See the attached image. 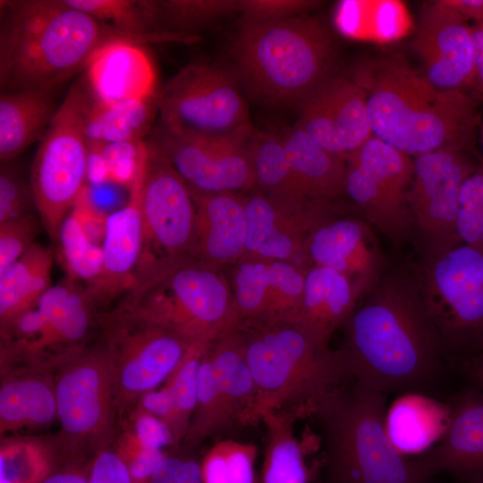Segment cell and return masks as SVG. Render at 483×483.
<instances>
[{
  "instance_id": "603a6c76",
  "label": "cell",
  "mask_w": 483,
  "mask_h": 483,
  "mask_svg": "<svg viewBox=\"0 0 483 483\" xmlns=\"http://www.w3.org/2000/svg\"><path fill=\"white\" fill-rule=\"evenodd\" d=\"M307 269L285 260L248 258L234 274V321L240 325L293 320Z\"/></svg>"
},
{
  "instance_id": "8992f818",
  "label": "cell",
  "mask_w": 483,
  "mask_h": 483,
  "mask_svg": "<svg viewBox=\"0 0 483 483\" xmlns=\"http://www.w3.org/2000/svg\"><path fill=\"white\" fill-rule=\"evenodd\" d=\"M318 407L326 483H429L416 460L399 453L386 429L385 394L353 380Z\"/></svg>"
},
{
  "instance_id": "5b68a950",
  "label": "cell",
  "mask_w": 483,
  "mask_h": 483,
  "mask_svg": "<svg viewBox=\"0 0 483 483\" xmlns=\"http://www.w3.org/2000/svg\"><path fill=\"white\" fill-rule=\"evenodd\" d=\"M336 44L319 18L238 26L232 43L237 80L256 99L272 105L301 102L334 75Z\"/></svg>"
},
{
  "instance_id": "ee69618b",
  "label": "cell",
  "mask_w": 483,
  "mask_h": 483,
  "mask_svg": "<svg viewBox=\"0 0 483 483\" xmlns=\"http://www.w3.org/2000/svg\"><path fill=\"white\" fill-rule=\"evenodd\" d=\"M457 231L463 244L483 251V159L459 193Z\"/></svg>"
},
{
  "instance_id": "6da1fadb",
  "label": "cell",
  "mask_w": 483,
  "mask_h": 483,
  "mask_svg": "<svg viewBox=\"0 0 483 483\" xmlns=\"http://www.w3.org/2000/svg\"><path fill=\"white\" fill-rule=\"evenodd\" d=\"M341 353L353 380L380 393L412 392L445 354L410 265H391L343 325Z\"/></svg>"
},
{
  "instance_id": "91938a15",
  "label": "cell",
  "mask_w": 483,
  "mask_h": 483,
  "mask_svg": "<svg viewBox=\"0 0 483 483\" xmlns=\"http://www.w3.org/2000/svg\"><path fill=\"white\" fill-rule=\"evenodd\" d=\"M479 132V142H480L481 148L483 151V122H481Z\"/></svg>"
},
{
  "instance_id": "681fc988",
  "label": "cell",
  "mask_w": 483,
  "mask_h": 483,
  "mask_svg": "<svg viewBox=\"0 0 483 483\" xmlns=\"http://www.w3.org/2000/svg\"><path fill=\"white\" fill-rule=\"evenodd\" d=\"M118 421L119 426L128 428L147 447L162 450L174 444L168 425L137 402Z\"/></svg>"
},
{
  "instance_id": "f1b7e54d",
  "label": "cell",
  "mask_w": 483,
  "mask_h": 483,
  "mask_svg": "<svg viewBox=\"0 0 483 483\" xmlns=\"http://www.w3.org/2000/svg\"><path fill=\"white\" fill-rule=\"evenodd\" d=\"M451 403L441 402L418 392H406L387 407V436L402 454L424 453L445 436L451 420Z\"/></svg>"
},
{
  "instance_id": "9a60e30c",
  "label": "cell",
  "mask_w": 483,
  "mask_h": 483,
  "mask_svg": "<svg viewBox=\"0 0 483 483\" xmlns=\"http://www.w3.org/2000/svg\"><path fill=\"white\" fill-rule=\"evenodd\" d=\"M349 204L400 250L413 240L408 194L413 158L372 136L345 157Z\"/></svg>"
},
{
  "instance_id": "5bb4252c",
  "label": "cell",
  "mask_w": 483,
  "mask_h": 483,
  "mask_svg": "<svg viewBox=\"0 0 483 483\" xmlns=\"http://www.w3.org/2000/svg\"><path fill=\"white\" fill-rule=\"evenodd\" d=\"M235 74L216 64L182 67L157 94L162 129L198 137H220L251 129Z\"/></svg>"
},
{
  "instance_id": "277c9868",
  "label": "cell",
  "mask_w": 483,
  "mask_h": 483,
  "mask_svg": "<svg viewBox=\"0 0 483 483\" xmlns=\"http://www.w3.org/2000/svg\"><path fill=\"white\" fill-rule=\"evenodd\" d=\"M257 391V416L285 411L316 414L336 388L352 379L338 350L318 343L292 320L237 326Z\"/></svg>"
},
{
  "instance_id": "cb8c5ba5",
  "label": "cell",
  "mask_w": 483,
  "mask_h": 483,
  "mask_svg": "<svg viewBox=\"0 0 483 483\" xmlns=\"http://www.w3.org/2000/svg\"><path fill=\"white\" fill-rule=\"evenodd\" d=\"M84 80L92 98L110 105L155 97L156 72L142 44L124 38L106 42L90 57Z\"/></svg>"
},
{
  "instance_id": "c3c4849f",
  "label": "cell",
  "mask_w": 483,
  "mask_h": 483,
  "mask_svg": "<svg viewBox=\"0 0 483 483\" xmlns=\"http://www.w3.org/2000/svg\"><path fill=\"white\" fill-rule=\"evenodd\" d=\"M39 228L33 214L0 224V274L36 242Z\"/></svg>"
},
{
  "instance_id": "6f0895ef",
  "label": "cell",
  "mask_w": 483,
  "mask_h": 483,
  "mask_svg": "<svg viewBox=\"0 0 483 483\" xmlns=\"http://www.w3.org/2000/svg\"><path fill=\"white\" fill-rule=\"evenodd\" d=\"M448 6L459 12L475 23H483V0H443Z\"/></svg>"
},
{
  "instance_id": "ac0fdd59",
  "label": "cell",
  "mask_w": 483,
  "mask_h": 483,
  "mask_svg": "<svg viewBox=\"0 0 483 483\" xmlns=\"http://www.w3.org/2000/svg\"><path fill=\"white\" fill-rule=\"evenodd\" d=\"M376 232L349 203H335L304 242L309 267H329L346 275L362 299L391 266Z\"/></svg>"
},
{
  "instance_id": "1f68e13d",
  "label": "cell",
  "mask_w": 483,
  "mask_h": 483,
  "mask_svg": "<svg viewBox=\"0 0 483 483\" xmlns=\"http://www.w3.org/2000/svg\"><path fill=\"white\" fill-rule=\"evenodd\" d=\"M293 177L307 200H329L343 193L345 158L318 145L294 124L280 134Z\"/></svg>"
},
{
  "instance_id": "816d5d0a",
  "label": "cell",
  "mask_w": 483,
  "mask_h": 483,
  "mask_svg": "<svg viewBox=\"0 0 483 483\" xmlns=\"http://www.w3.org/2000/svg\"><path fill=\"white\" fill-rule=\"evenodd\" d=\"M151 483H203L200 462L186 454H165Z\"/></svg>"
},
{
  "instance_id": "f907efd6",
  "label": "cell",
  "mask_w": 483,
  "mask_h": 483,
  "mask_svg": "<svg viewBox=\"0 0 483 483\" xmlns=\"http://www.w3.org/2000/svg\"><path fill=\"white\" fill-rule=\"evenodd\" d=\"M35 207L30 185L28 186L11 167L2 166L0 174V224L31 214Z\"/></svg>"
},
{
  "instance_id": "7402d4cb",
  "label": "cell",
  "mask_w": 483,
  "mask_h": 483,
  "mask_svg": "<svg viewBox=\"0 0 483 483\" xmlns=\"http://www.w3.org/2000/svg\"><path fill=\"white\" fill-rule=\"evenodd\" d=\"M148 158V157H147ZM147 159L130 187L127 203L106 218L102 242L103 265L86 294L97 313L111 309L135 287L142 248L141 189Z\"/></svg>"
},
{
  "instance_id": "680465c9",
  "label": "cell",
  "mask_w": 483,
  "mask_h": 483,
  "mask_svg": "<svg viewBox=\"0 0 483 483\" xmlns=\"http://www.w3.org/2000/svg\"><path fill=\"white\" fill-rule=\"evenodd\" d=\"M462 368L468 378L483 392V352L467 356Z\"/></svg>"
},
{
  "instance_id": "f35d334b",
  "label": "cell",
  "mask_w": 483,
  "mask_h": 483,
  "mask_svg": "<svg viewBox=\"0 0 483 483\" xmlns=\"http://www.w3.org/2000/svg\"><path fill=\"white\" fill-rule=\"evenodd\" d=\"M55 246L69 280L86 288L97 279L103 265L102 246L89 237L73 211L63 222Z\"/></svg>"
},
{
  "instance_id": "7dc6e473",
  "label": "cell",
  "mask_w": 483,
  "mask_h": 483,
  "mask_svg": "<svg viewBox=\"0 0 483 483\" xmlns=\"http://www.w3.org/2000/svg\"><path fill=\"white\" fill-rule=\"evenodd\" d=\"M109 181L130 187L147 158V140H128L106 144L100 148Z\"/></svg>"
},
{
  "instance_id": "d590c367",
  "label": "cell",
  "mask_w": 483,
  "mask_h": 483,
  "mask_svg": "<svg viewBox=\"0 0 483 483\" xmlns=\"http://www.w3.org/2000/svg\"><path fill=\"white\" fill-rule=\"evenodd\" d=\"M298 419L285 411H269L260 416L267 428L261 483H309L304 452L294 434Z\"/></svg>"
},
{
  "instance_id": "8d00e7d4",
  "label": "cell",
  "mask_w": 483,
  "mask_h": 483,
  "mask_svg": "<svg viewBox=\"0 0 483 483\" xmlns=\"http://www.w3.org/2000/svg\"><path fill=\"white\" fill-rule=\"evenodd\" d=\"M238 6L239 0H145L152 32L176 39H191L193 32L238 13Z\"/></svg>"
},
{
  "instance_id": "2e32d148",
  "label": "cell",
  "mask_w": 483,
  "mask_h": 483,
  "mask_svg": "<svg viewBox=\"0 0 483 483\" xmlns=\"http://www.w3.org/2000/svg\"><path fill=\"white\" fill-rule=\"evenodd\" d=\"M473 153L442 148L413 157L408 194L418 258H428L462 244L457 231L459 193L479 163Z\"/></svg>"
},
{
  "instance_id": "52a82bcc",
  "label": "cell",
  "mask_w": 483,
  "mask_h": 483,
  "mask_svg": "<svg viewBox=\"0 0 483 483\" xmlns=\"http://www.w3.org/2000/svg\"><path fill=\"white\" fill-rule=\"evenodd\" d=\"M91 100L84 78L79 79L58 106L32 161L30 185L35 208L55 245L85 189L89 149L84 123Z\"/></svg>"
},
{
  "instance_id": "60d3db41",
  "label": "cell",
  "mask_w": 483,
  "mask_h": 483,
  "mask_svg": "<svg viewBox=\"0 0 483 483\" xmlns=\"http://www.w3.org/2000/svg\"><path fill=\"white\" fill-rule=\"evenodd\" d=\"M66 2L114 29L126 38L140 44L174 39L171 37L154 34L151 31L144 1L66 0Z\"/></svg>"
},
{
  "instance_id": "b9f144b4",
  "label": "cell",
  "mask_w": 483,
  "mask_h": 483,
  "mask_svg": "<svg viewBox=\"0 0 483 483\" xmlns=\"http://www.w3.org/2000/svg\"><path fill=\"white\" fill-rule=\"evenodd\" d=\"M208 343H192L165 382L174 402V417L170 425L174 444L184 440L188 433L197 403L199 363Z\"/></svg>"
},
{
  "instance_id": "94428289",
  "label": "cell",
  "mask_w": 483,
  "mask_h": 483,
  "mask_svg": "<svg viewBox=\"0 0 483 483\" xmlns=\"http://www.w3.org/2000/svg\"><path fill=\"white\" fill-rule=\"evenodd\" d=\"M470 483H483V476L476 477L469 479Z\"/></svg>"
},
{
  "instance_id": "d4e9b609",
  "label": "cell",
  "mask_w": 483,
  "mask_h": 483,
  "mask_svg": "<svg viewBox=\"0 0 483 483\" xmlns=\"http://www.w3.org/2000/svg\"><path fill=\"white\" fill-rule=\"evenodd\" d=\"M451 405L445 436L416 462L429 477L438 472L466 479L483 476V392H466Z\"/></svg>"
},
{
  "instance_id": "7bdbcfd3",
  "label": "cell",
  "mask_w": 483,
  "mask_h": 483,
  "mask_svg": "<svg viewBox=\"0 0 483 483\" xmlns=\"http://www.w3.org/2000/svg\"><path fill=\"white\" fill-rule=\"evenodd\" d=\"M258 448L253 444L222 440L200 462L203 483H256Z\"/></svg>"
},
{
  "instance_id": "4dcf8cb0",
  "label": "cell",
  "mask_w": 483,
  "mask_h": 483,
  "mask_svg": "<svg viewBox=\"0 0 483 483\" xmlns=\"http://www.w3.org/2000/svg\"><path fill=\"white\" fill-rule=\"evenodd\" d=\"M56 89L1 92L0 160H13L40 140L58 106Z\"/></svg>"
},
{
  "instance_id": "d6986e66",
  "label": "cell",
  "mask_w": 483,
  "mask_h": 483,
  "mask_svg": "<svg viewBox=\"0 0 483 483\" xmlns=\"http://www.w3.org/2000/svg\"><path fill=\"white\" fill-rule=\"evenodd\" d=\"M411 47L421 62L422 74L436 89L473 88V28L443 0L423 4Z\"/></svg>"
},
{
  "instance_id": "9f6ffc18",
  "label": "cell",
  "mask_w": 483,
  "mask_h": 483,
  "mask_svg": "<svg viewBox=\"0 0 483 483\" xmlns=\"http://www.w3.org/2000/svg\"><path fill=\"white\" fill-rule=\"evenodd\" d=\"M472 28L475 47V74L472 89L483 101V23H475Z\"/></svg>"
},
{
  "instance_id": "7a4b0ae2",
  "label": "cell",
  "mask_w": 483,
  "mask_h": 483,
  "mask_svg": "<svg viewBox=\"0 0 483 483\" xmlns=\"http://www.w3.org/2000/svg\"><path fill=\"white\" fill-rule=\"evenodd\" d=\"M352 80L366 92L373 136L412 158L442 148L475 154V92L438 89L400 55L364 62Z\"/></svg>"
},
{
  "instance_id": "ab89813d",
  "label": "cell",
  "mask_w": 483,
  "mask_h": 483,
  "mask_svg": "<svg viewBox=\"0 0 483 483\" xmlns=\"http://www.w3.org/2000/svg\"><path fill=\"white\" fill-rule=\"evenodd\" d=\"M206 348L199 368L197 403L183 440L188 446H197L222 428L233 425Z\"/></svg>"
},
{
  "instance_id": "db71d44e",
  "label": "cell",
  "mask_w": 483,
  "mask_h": 483,
  "mask_svg": "<svg viewBox=\"0 0 483 483\" xmlns=\"http://www.w3.org/2000/svg\"><path fill=\"white\" fill-rule=\"evenodd\" d=\"M149 413L165 421L169 428L174 417V402L168 387L164 384L160 388L142 394L136 402Z\"/></svg>"
},
{
  "instance_id": "3957f363",
  "label": "cell",
  "mask_w": 483,
  "mask_h": 483,
  "mask_svg": "<svg viewBox=\"0 0 483 483\" xmlns=\"http://www.w3.org/2000/svg\"><path fill=\"white\" fill-rule=\"evenodd\" d=\"M0 3L1 92L57 89L104 44L128 39L66 0Z\"/></svg>"
},
{
  "instance_id": "f6af8a7d",
  "label": "cell",
  "mask_w": 483,
  "mask_h": 483,
  "mask_svg": "<svg viewBox=\"0 0 483 483\" xmlns=\"http://www.w3.org/2000/svg\"><path fill=\"white\" fill-rule=\"evenodd\" d=\"M119 427L112 447L127 467L131 483H151L157 465L166 453L143 445L128 428Z\"/></svg>"
},
{
  "instance_id": "74e56055",
  "label": "cell",
  "mask_w": 483,
  "mask_h": 483,
  "mask_svg": "<svg viewBox=\"0 0 483 483\" xmlns=\"http://www.w3.org/2000/svg\"><path fill=\"white\" fill-rule=\"evenodd\" d=\"M250 150L254 184H258L266 195L285 200H307L293 177L280 134L253 130Z\"/></svg>"
},
{
  "instance_id": "836d02e7",
  "label": "cell",
  "mask_w": 483,
  "mask_h": 483,
  "mask_svg": "<svg viewBox=\"0 0 483 483\" xmlns=\"http://www.w3.org/2000/svg\"><path fill=\"white\" fill-rule=\"evenodd\" d=\"M54 253L34 242L0 274V324L35 306L53 284Z\"/></svg>"
},
{
  "instance_id": "30bf717a",
  "label": "cell",
  "mask_w": 483,
  "mask_h": 483,
  "mask_svg": "<svg viewBox=\"0 0 483 483\" xmlns=\"http://www.w3.org/2000/svg\"><path fill=\"white\" fill-rule=\"evenodd\" d=\"M122 304L191 343L209 342L233 326V302L224 280L184 260L130 292Z\"/></svg>"
},
{
  "instance_id": "7c38bea8",
  "label": "cell",
  "mask_w": 483,
  "mask_h": 483,
  "mask_svg": "<svg viewBox=\"0 0 483 483\" xmlns=\"http://www.w3.org/2000/svg\"><path fill=\"white\" fill-rule=\"evenodd\" d=\"M52 373L60 437L67 449L86 457L111 446L118 413L114 377L101 344L74 352Z\"/></svg>"
},
{
  "instance_id": "f546056e",
  "label": "cell",
  "mask_w": 483,
  "mask_h": 483,
  "mask_svg": "<svg viewBox=\"0 0 483 483\" xmlns=\"http://www.w3.org/2000/svg\"><path fill=\"white\" fill-rule=\"evenodd\" d=\"M206 352L232 424L245 426L258 422L256 386L237 326L211 340Z\"/></svg>"
},
{
  "instance_id": "484cf974",
  "label": "cell",
  "mask_w": 483,
  "mask_h": 483,
  "mask_svg": "<svg viewBox=\"0 0 483 483\" xmlns=\"http://www.w3.org/2000/svg\"><path fill=\"white\" fill-rule=\"evenodd\" d=\"M57 419L51 371L27 365L1 368L0 435L48 426Z\"/></svg>"
},
{
  "instance_id": "8fae6325",
  "label": "cell",
  "mask_w": 483,
  "mask_h": 483,
  "mask_svg": "<svg viewBox=\"0 0 483 483\" xmlns=\"http://www.w3.org/2000/svg\"><path fill=\"white\" fill-rule=\"evenodd\" d=\"M97 325L114 377L119 420L142 394L165 382L192 343L122 304L98 313Z\"/></svg>"
},
{
  "instance_id": "11a10c76",
  "label": "cell",
  "mask_w": 483,
  "mask_h": 483,
  "mask_svg": "<svg viewBox=\"0 0 483 483\" xmlns=\"http://www.w3.org/2000/svg\"><path fill=\"white\" fill-rule=\"evenodd\" d=\"M91 461L72 457L41 483H89Z\"/></svg>"
},
{
  "instance_id": "e575fe53",
  "label": "cell",
  "mask_w": 483,
  "mask_h": 483,
  "mask_svg": "<svg viewBox=\"0 0 483 483\" xmlns=\"http://www.w3.org/2000/svg\"><path fill=\"white\" fill-rule=\"evenodd\" d=\"M72 454L62 438L1 437L0 483H41Z\"/></svg>"
},
{
  "instance_id": "f5cc1de1",
  "label": "cell",
  "mask_w": 483,
  "mask_h": 483,
  "mask_svg": "<svg viewBox=\"0 0 483 483\" xmlns=\"http://www.w3.org/2000/svg\"><path fill=\"white\" fill-rule=\"evenodd\" d=\"M89 483H131L127 467L112 445L93 456Z\"/></svg>"
},
{
  "instance_id": "4fadbf2b",
  "label": "cell",
  "mask_w": 483,
  "mask_h": 483,
  "mask_svg": "<svg viewBox=\"0 0 483 483\" xmlns=\"http://www.w3.org/2000/svg\"><path fill=\"white\" fill-rule=\"evenodd\" d=\"M141 189L142 248L135 291L186 260L191 250L196 209L191 191L150 140Z\"/></svg>"
},
{
  "instance_id": "44dd1931",
  "label": "cell",
  "mask_w": 483,
  "mask_h": 483,
  "mask_svg": "<svg viewBox=\"0 0 483 483\" xmlns=\"http://www.w3.org/2000/svg\"><path fill=\"white\" fill-rule=\"evenodd\" d=\"M334 204L333 199L292 201L254 194L244 200V253L252 258L291 262Z\"/></svg>"
},
{
  "instance_id": "83f0119b",
  "label": "cell",
  "mask_w": 483,
  "mask_h": 483,
  "mask_svg": "<svg viewBox=\"0 0 483 483\" xmlns=\"http://www.w3.org/2000/svg\"><path fill=\"white\" fill-rule=\"evenodd\" d=\"M196 209L191 251L211 263L234 260L244 253V201L233 192L191 191Z\"/></svg>"
},
{
  "instance_id": "ffe728a7",
  "label": "cell",
  "mask_w": 483,
  "mask_h": 483,
  "mask_svg": "<svg viewBox=\"0 0 483 483\" xmlns=\"http://www.w3.org/2000/svg\"><path fill=\"white\" fill-rule=\"evenodd\" d=\"M296 125L327 151L345 157L373 136L365 90L332 75L298 104Z\"/></svg>"
},
{
  "instance_id": "d6a6232c",
  "label": "cell",
  "mask_w": 483,
  "mask_h": 483,
  "mask_svg": "<svg viewBox=\"0 0 483 483\" xmlns=\"http://www.w3.org/2000/svg\"><path fill=\"white\" fill-rule=\"evenodd\" d=\"M157 113V95L110 105L92 98L84 123L89 149H100L113 142L143 140L151 131Z\"/></svg>"
},
{
  "instance_id": "9c48e42d",
  "label": "cell",
  "mask_w": 483,
  "mask_h": 483,
  "mask_svg": "<svg viewBox=\"0 0 483 483\" xmlns=\"http://www.w3.org/2000/svg\"><path fill=\"white\" fill-rule=\"evenodd\" d=\"M409 265L445 353L483 352V251L462 243Z\"/></svg>"
},
{
  "instance_id": "ba28073f",
  "label": "cell",
  "mask_w": 483,
  "mask_h": 483,
  "mask_svg": "<svg viewBox=\"0 0 483 483\" xmlns=\"http://www.w3.org/2000/svg\"><path fill=\"white\" fill-rule=\"evenodd\" d=\"M97 312L83 285L54 284L32 308L0 324V368L27 365L53 371L88 345Z\"/></svg>"
},
{
  "instance_id": "e0dca14e",
  "label": "cell",
  "mask_w": 483,
  "mask_h": 483,
  "mask_svg": "<svg viewBox=\"0 0 483 483\" xmlns=\"http://www.w3.org/2000/svg\"><path fill=\"white\" fill-rule=\"evenodd\" d=\"M253 129L234 135L198 137L158 127L150 137L174 169L198 193L245 190L254 184L250 150Z\"/></svg>"
},
{
  "instance_id": "4316f807",
  "label": "cell",
  "mask_w": 483,
  "mask_h": 483,
  "mask_svg": "<svg viewBox=\"0 0 483 483\" xmlns=\"http://www.w3.org/2000/svg\"><path fill=\"white\" fill-rule=\"evenodd\" d=\"M361 296L352 281L325 267L306 270L302 298L293 322L318 343L329 347L330 338L350 317Z\"/></svg>"
},
{
  "instance_id": "bcb514c9",
  "label": "cell",
  "mask_w": 483,
  "mask_h": 483,
  "mask_svg": "<svg viewBox=\"0 0 483 483\" xmlns=\"http://www.w3.org/2000/svg\"><path fill=\"white\" fill-rule=\"evenodd\" d=\"M320 4L314 0H239L238 26L270 23L308 14Z\"/></svg>"
}]
</instances>
